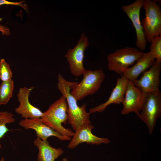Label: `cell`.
Wrapping results in <instances>:
<instances>
[{"label":"cell","mask_w":161,"mask_h":161,"mask_svg":"<svg viewBox=\"0 0 161 161\" xmlns=\"http://www.w3.org/2000/svg\"><path fill=\"white\" fill-rule=\"evenodd\" d=\"M57 86L58 90L66 98L67 104V122L75 131L81 126L91 124L89 116L91 114L86 110V104L78 106L77 100L70 93V87L73 82L66 80L59 74L58 77Z\"/></svg>","instance_id":"6da1fadb"},{"label":"cell","mask_w":161,"mask_h":161,"mask_svg":"<svg viewBox=\"0 0 161 161\" xmlns=\"http://www.w3.org/2000/svg\"><path fill=\"white\" fill-rule=\"evenodd\" d=\"M67 104L63 95L52 103L41 118L42 122L61 135L71 137L74 132L66 128L62 125H66L68 120Z\"/></svg>","instance_id":"7a4b0ae2"},{"label":"cell","mask_w":161,"mask_h":161,"mask_svg":"<svg viewBox=\"0 0 161 161\" xmlns=\"http://www.w3.org/2000/svg\"><path fill=\"white\" fill-rule=\"evenodd\" d=\"M79 83L73 82L70 87L71 94L78 101L92 95L100 88L105 75L103 70H86Z\"/></svg>","instance_id":"3957f363"},{"label":"cell","mask_w":161,"mask_h":161,"mask_svg":"<svg viewBox=\"0 0 161 161\" xmlns=\"http://www.w3.org/2000/svg\"><path fill=\"white\" fill-rule=\"evenodd\" d=\"M142 7L145 17L141 24L145 37L150 43L154 37L161 35V8L155 0H144Z\"/></svg>","instance_id":"277c9868"},{"label":"cell","mask_w":161,"mask_h":161,"mask_svg":"<svg viewBox=\"0 0 161 161\" xmlns=\"http://www.w3.org/2000/svg\"><path fill=\"white\" fill-rule=\"evenodd\" d=\"M144 53L138 49L131 47L117 49L107 56L108 69L121 75L126 69L134 64Z\"/></svg>","instance_id":"5b68a950"},{"label":"cell","mask_w":161,"mask_h":161,"mask_svg":"<svg viewBox=\"0 0 161 161\" xmlns=\"http://www.w3.org/2000/svg\"><path fill=\"white\" fill-rule=\"evenodd\" d=\"M139 118L146 125L149 133H152L157 119L161 117V92L160 90L146 93Z\"/></svg>","instance_id":"8992f818"},{"label":"cell","mask_w":161,"mask_h":161,"mask_svg":"<svg viewBox=\"0 0 161 161\" xmlns=\"http://www.w3.org/2000/svg\"><path fill=\"white\" fill-rule=\"evenodd\" d=\"M89 45L88 38L83 33L76 46L69 49L65 55L69 63L71 72L75 76L82 75L86 70L83 62L84 52Z\"/></svg>","instance_id":"52a82bcc"},{"label":"cell","mask_w":161,"mask_h":161,"mask_svg":"<svg viewBox=\"0 0 161 161\" xmlns=\"http://www.w3.org/2000/svg\"><path fill=\"white\" fill-rule=\"evenodd\" d=\"M146 93L135 86L132 81L128 80L121 114L126 115L134 112L139 117L140 112L144 103Z\"/></svg>","instance_id":"ba28073f"},{"label":"cell","mask_w":161,"mask_h":161,"mask_svg":"<svg viewBox=\"0 0 161 161\" xmlns=\"http://www.w3.org/2000/svg\"><path fill=\"white\" fill-rule=\"evenodd\" d=\"M144 0H136L132 3L122 6L124 12L132 22L136 33V45L142 51L146 48L147 41L145 37L140 18V12Z\"/></svg>","instance_id":"9c48e42d"},{"label":"cell","mask_w":161,"mask_h":161,"mask_svg":"<svg viewBox=\"0 0 161 161\" xmlns=\"http://www.w3.org/2000/svg\"><path fill=\"white\" fill-rule=\"evenodd\" d=\"M161 62L155 60L147 71L143 73L142 76L132 82L141 91L148 93L160 90Z\"/></svg>","instance_id":"30bf717a"},{"label":"cell","mask_w":161,"mask_h":161,"mask_svg":"<svg viewBox=\"0 0 161 161\" xmlns=\"http://www.w3.org/2000/svg\"><path fill=\"white\" fill-rule=\"evenodd\" d=\"M34 87L33 86L29 88L20 87L17 94L19 104L15 108V112L24 119L39 118L43 115L44 112L33 106L29 101V95Z\"/></svg>","instance_id":"8fae6325"},{"label":"cell","mask_w":161,"mask_h":161,"mask_svg":"<svg viewBox=\"0 0 161 161\" xmlns=\"http://www.w3.org/2000/svg\"><path fill=\"white\" fill-rule=\"evenodd\" d=\"M94 128V126L92 124H86L78 128L74 132L73 137L68 145V148L73 149L79 144L84 143L99 145L110 142V140L107 138H100L93 134L92 131Z\"/></svg>","instance_id":"7c38bea8"},{"label":"cell","mask_w":161,"mask_h":161,"mask_svg":"<svg viewBox=\"0 0 161 161\" xmlns=\"http://www.w3.org/2000/svg\"><path fill=\"white\" fill-rule=\"evenodd\" d=\"M19 125L25 129L34 130L37 136L44 140H47L50 137H56L61 141L70 140L71 137L62 136L50 127L43 123L41 119H24L19 123Z\"/></svg>","instance_id":"4fadbf2b"},{"label":"cell","mask_w":161,"mask_h":161,"mask_svg":"<svg viewBox=\"0 0 161 161\" xmlns=\"http://www.w3.org/2000/svg\"><path fill=\"white\" fill-rule=\"evenodd\" d=\"M128 81V79L123 75H121L120 78H117L116 85L108 100L102 104L90 109L89 112L91 114L96 112H101L104 111L111 104L122 103Z\"/></svg>","instance_id":"5bb4252c"},{"label":"cell","mask_w":161,"mask_h":161,"mask_svg":"<svg viewBox=\"0 0 161 161\" xmlns=\"http://www.w3.org/2000/svg\"><path fill=\"white\" fill-rule=\"evenodd\" d=\"M155 60L153 55L149 52L144 53L136 61L133 66L126 69L122 75L129 80L133 81L137 79L141 73L149 68Z\"/></svg>","instance_id":"9a60e30c"},{"label":"cell","mask_w":161,"mask_h":161,"mask_svg":"<svg viewBox=\"0 0 161 161\" xmlns=\"http://www.w3.org/2000/svg\"><path fill=\"white\" fill-rule=\"evenodd\" d=\"M33 143L38 149V161H54L64 152L61 148L53 147L47 140H42L37 136Z\"/></svg>","instance_id":"2e32d148"},{"label":"cell","mask_w":161,"mask_h":161,"mask_svg":"<svg viewBox=\"0 0 161 161\" xmlns=\"http://www.w3.org/2000/svg\"><path fill=\"white\" fill-rule=\"evenodd\" d=\"M14 88L12 79L2 82L0 85V105L7 104L13 96Z\"/></svg>","instance_id":"e0dca14e"},{"label":"cell","mask_w":161,"mask_h":161,"mask_svg":"<svg viewBox=\"0 0 161 161\" xmlns=\"http://www.w3.org/2000/svg\"><path fill=\"white\" fill-rule=\"evenodd\" d=\"M14 115L10 112L7 111H0V139L9 130L6 126V124L15 122ZM1 145L0 144V148Z\"/></svg>","instance_id":"ac0fdd59"},{"label":"cell","mask_w":161,"mask_h":161,"mask_svg":"<svg viewBox=\"0 0 161 161\" xmlns=\"http://www.w3.org/2000/svg\"><path fill=\"white\" fill-rule=\"evenodd\" d=\"M149 52L158 61L161 62V35L156 36L151 40Z\"/></svg>","instance_id":"d6986e66"},{"label":"cell","mask_w":161,"mask_h":161,"mask_svg":"<svg viewBox=\"0 0 161 161\" xmlns=\"http://www.w3.org/2000/svg\"><path fill=\"white\" fill-rule=\"evenodd\" d=\"M12 73L10 65L4 59L0 61V79L2 82L6 81L12 79Z\"/></svg>","instance_id":"ffe728a7"},{"label":"cell","mask_w":161,"mask_h":161,"mask_svg":"<svg viewBox=\"0 0 161 161\" xmlns=\"http://www.w3.org/2000/svg\"><path fill=\"white\" fill-rule=\"evenodd\" d=\"M25 1H21L18 2H13L6 0H0V6L4 4L16 5L20 6L26 11H28V6Z\"/></svg>","instance_id":"44dd1931"},{"label":"cell","mask_w":161,"mask_h":161,"mask_svg":"<svg viewBox=\"0 0 161 161\" xmlns=\"http://www.w3.org/2000/svg\"><path fill=\"white\" fill-rule=\"evenodd\" d=\"M0 32H1L2 35H9L11 34L9 28L4 25H0Z\"/></svg>","instance_id":"7402d4cb"},{"label":"cell","mask_w":161,"mask_h":161,"mask_svg":"<svg viewBox=\"0 0 161 161\" xmlns=\"http://www.w3.org/2000/svg\"><path fill=\"white\" fill-rule=\"evenodd\" d=\"M62 161H68V159L66 158H63Z\"/></svg>","instance_id":"603a6c76"},{"label":"cell","mask_w":161,"mask_h":161,"mask_svg":"<svg viewBox=\"0 0 161 161\" xmlns=\"http://www.w3.org/2000/svg\"><path fill=\"white\" fill-rule=\"evenodd\" d=\"M0 161H4V157H2Z\"/></svg>","instance_id":"cb8c5ba5"},{"label":"cell","mask_w":161,"mask_h":161,"mask_svg":"<svg viewBox=\"0 0 161 161\" xmlns=\"http://www.w3.org/2000/svg\"></svg>","instance_id":"d4e9b609"}]
</instances>
